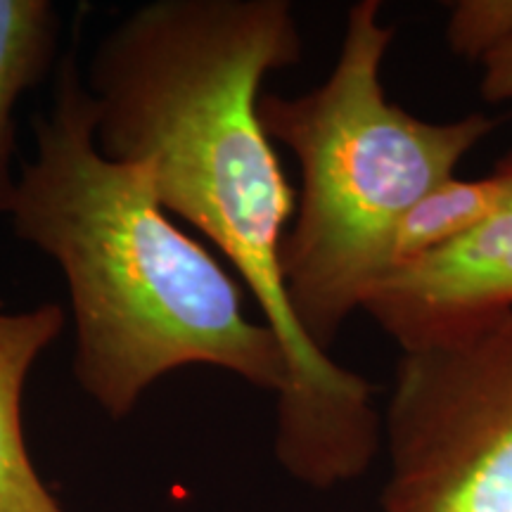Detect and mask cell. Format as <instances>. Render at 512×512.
Masks as SVG:
<instances>
[{"label": "cell", "instance_id": "7", "mask_svg": "<svg viewBox=\"0 0 512 512\" xmlns=\"http://www.w3.org/2000/svg\"><path fill=\"white\" fill-rule=\"evenodd\" d=\"M60 34L48 0H0V216H10L17 195V105L55 69Z\"/></svg>", "mask_w": 512, "mask_h": 512}, {"label": "cell", "instance_id": "1", "mask_svg": "<svg viewBox=\"0 0 512 512\" xmlns=\"http://www.w3.org/2000/svg\"><path fill=\"white\" fill-rule=\"evenodd\" d=\"M302 55L287 0H155L107 31L86 88L98 150L152 171L159 204L226 256L280 339L275 458L328 491L375 463L382 411L366 377L302 335L285 294L280 249L297 200L256 105L266 76Z\"/></svg>", "mask_w": 512, "mask_h": 512}, {"label": "cell", "instance_id": "4", "mask_svg": "<svg viewBox=\"0 0 512 512\" xmlns=\"http://www.w3.org/2000/svg\"><path fill=\"white\" fill-rule=\"evenodd\" d=\"M380 512H512V309L403 349Z\"/></svg>", "mask_w": 512, "mask_h": 512}, {"label": "cell", "instance_id": "8", "mask_svg": "<svg viewBox=\"0 0 512 512\" xmlns=\"http://www.w3.org/2000/svg\"><path fill=\"white\" fill-rule=\"evenodd\" d=\"M512 204V171L503 162L475 181L451 178L415 207L394 240V268L437 252L484 223L494 221ZM392 268V271H394ZM389 271V273H392ZM387 278V275H384Z\"/></svg>", "mask_w": 512, "mask_h": 512}, {"label": "cell", "instance_id": "10", "mask_svg": "<svg viewBox=\"0 0 512 512\" xmlns=\"http://www.w3.org/2000/svg\"><path fill=\"white\" fill-rule=\"evenodd\" d=\"M479 95L491 105L512 100V41L498 48L482 62Z\"/></svg>", "mask_w": 512, "mask_h": 512}, {"label": "cell", "instance_id": "9", "mask_svg": "<svg viewBox=\"0 0 512 512\" xmlns=\"http://www.w3.org/2000/svg\"><path fill=\"white\" fill-rule=\"evenodd\" d=\"M512 41V0H456L448 3L446 43L465 60L484 62Z\"/></svg>", "mask_w": 512, "mask_h": 512}, {"label": "cell", "instance_id": "2", "mask_svg": "<svg viewBox=\"0 0 512 512\" xmlns=\"http://www.w3.org/2000/svg\"><path fill=\"white\" fill-rule=\"evenodd\" d=\"M12 233L60 266L74 316V377L110 418L133 413L159 377L214 366L280 396L283 344L247 316L242 287L157 200L145 164L95 143V102L74 53L34 117Z\"/></svg>", "mask_w": 512, "mask_h": 512}, {"label": "cell", "instance_id": "3", "mask_svg": "<svg viewBox=\"0 0 512 512\" xmlns=\"http://www.w3.org/2000/svg\"><path fill=\"white\" fill-rule=\"evenodd\" d=\"M394 36L380 0H358L328 79L294 98L261 93L256 105L266 136L299 164L280 266L297 328L328 356L394 268L403 219L498 128L482 112L427 121L389 100L382 67Z\"/></svg>", "mask_w": 512, "mask_h": 512}, {"label": "cell", "instance_id": "5", "mask_svg": "<svg viewBox=\"0 0 512 512\" xmlns=\"http://www.w3.org/2000/svg\"><path fill=\"white\" fill-rule=\"evenodd\" d=\"M501 162L512 171V150ZM508 309H512V204L465 238L394 268L363 304V311L401 351Z\"/></svg>", "mask_w": 512, "mask_h": 512}, {"label": "cell", "instance_id": "6", "mask_svg": "<svg viewBox=\"0 0 512 512\" xmlns=\"http://www.w3.org/2000/svg\"><path fill=\"white\" fill-rule=\"evenodd\" d=\"M64 323L60 304L0 311V512H67L38 477L22 422L24 384Z\"/></svg>", "mask_w": 512, "mask_h": 512}]
</instances>
